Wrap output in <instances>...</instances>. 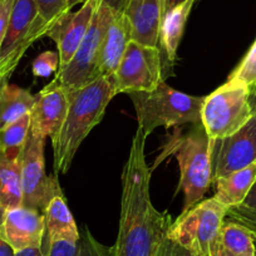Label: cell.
Returning <instances> with one entry per match:
<instances>
[{"label":"cell","instance_id":"obj_24","mask_svg":"<svg viewBox=\"0 0 256 256\" xmlns=\"http://www.w3.org/2000/svg\"><path fill=\"white\" fill-rule=\"evenodd\" d=\"M84 2L86 0H36L39 16L46 28V34L62 16L72 12L76 6L83 4Z\"/></svg>","mask_w":256,"mask_h":256},{"label":"cell","instance_id":"obj_10","mask_svg":"<svg viewBox=\"0 0 256 256\" xmlns=\"http://www.w3.org/2000/svg\"><path fill=\"white\" fill-rule=\"evenodd\" d=\"M44 137L30 130L20 154V184L23 206L43 212L49 201L62 194L58 177L46 174Z\"/></svg>","mask_w":256,"mask_h":256},{"label":"cell","instance_id":"obj_1","mask_svg":"<svg viewBox=\"0 0 256 256\" xmlns=\"http://www.w3.org/2000/svg\"><path fill=\"white\" fill-rule=\"evenodd\" d=\"M147 137L137 128L122 172V196L114 256H154L167 238L172 218L151 200V167L146 161Z\"/></svg>","mask_w":256,"mask_h":256},{"label":"cell","instance_id":"obj_7","mask_svg":"<svg viewBox=\"0 0 256 256\" xmlns=\"http://www.w3.org/2000/svg\"><path fill=\"white\" fill-rule=\"evenodd\" d=\"M228 208L214 198H205L184 211L167 232V238L195 256H208V248L228 215Z\"/></svg>","mask_w":256,"mask_h":256},{"label":"cell","instance_id":"obj_3","mask_svg":"<svg viewBox=\"0 0 256 256\" xmlns=\"http://www.w3.org/2000/svg\"><path fill=\"white\" fill-rule=\"evenodd\" d=\"M210 144L211 141L202 123L191 124L187 132H182L181 128L176 127L174 134L167 137L161 154L151 167V171H154L170 156L177 160L180 167L177 191L181 190L184 192L182 212L202 201L212 184Z\"/></svg>","mask_w":256,"mask_h":256},{"label":"cell","instance_id":"obj_20","mask_svg":"<svg viewBox=\"0 0 256 256\" xmlns=\"http://www.w3.org/2000/svg\"><path fill=\"white\" fill-rule=\"evenodd\" d=\"M43 215L46 218V235L50 241H77L80 238V232L72 212L66 204L63 194H58L49 201L44 208Z\"/></svg>","mask_w":256,"mask_h":256},{"label":"cell","instance_id":"obj_21","mask_svg":"<svg viewBox=\"0 0 256 256\" xmlns=\"http://www.w3.org/2000/svg\"><path fill=\"white\" fill-rule=\"evenodd\" d=\"M36 98V94H32L28 90L6 83L0 88V130L30 114Z\"/></svg>","mask_w":256,"mask_h":256},{"label":"cell","instance_id":"obj_33","mask_svg":"<svg viewBox=\"0 0 256 256\" xmlns=\"http://www.w3.org/2000/svg\"><path fill=\"white\" fill-rule=\"evenodd\" d=\"M3 211V208H0V220H2ZM0 256H14V250L2 238V236H0Z\"/></svg>","mask_w":256,"mask_h":256},{"label":"cell","instance_id":"obj_26","mask_svg":"<svg viewBox=\"0 0 256 256\" xmlns=\"http://www.w3.org/2000/svg\"><path fill=\"white\" fill-rule=\"evenodd\" d=\"M228 80H241L248 87L256 84V39Z\"/></svg>","mask_w":256,"mask_h":256},{"label":"cell","instance_id":"obj_5","mask_svg":"<svg viewBox=\"0 0 256 256\" xmlns=\"http://www.w3.org/2000/svg\"><path fill=\"white\" fill-rule=\"evenodd\" d=\"M128 0H100L87 34L76 56L58 70L54 80L64 88L78 90L98 80V58L110 26L118 13L127 8Z\"/></svg>","mask_w":256,"mask_h":256},{"label":"cell","instance_id":"obj_25","mask_svg":"<svg viewBox=\"0 0 256 256\" xmlns=\"http://www.w3.org/2000/svg\"><path fill=\"white\" fill-rule=\"evenodd\" d=\"M70 256H114L113 248H107L100 241L96 240L86 226L80 232V238L72 244Z\"/></svg>","mask_w":256,"mask_h":256},{"label":"cell","instance_id":"obj_13","mask_svg":"<svg viewBox=\"0 0 256 256\" xmlns=\"http://www.w3.org/2000/svg\"><path fill=\"white\" fill-rule=\"evenodd\" d=\"M46 232V218L39 210L22 205L3 211L0 236L14 252L40 246Z\"/></svg>","mask_w":256,"mask_h":256},{"label":"cell","instance_id":"obj_4","mask_svg":"<svg viewBox=\"0 0 256 256\" xmlns=\"http://www.w3.org/2000/svg\"><path fill=\"white\" fill-rule=\"evenodd\" d=\"M137 116L138 130L148 137L158 127H180L201 123L205 97H195L174 90L162 82L150 92L130 93Z\"/></svg>","mask_w":256,"mask_h":256},{"label":"cell","instance_id":"obj_29","mask_svg":"<svg viewBox=\"0 0 256 256\" xmlns=\"http://www.w3.org/2000/svg\"><path fill=\"white\" fill-rule=\"evenodd\" d=\"M154 256H195L192 255L190 251H187L186 248H182L181 245H178L177 242L172 241L171 238H166L162 244L160 245L158 250H157L156 255Z\"/></svg>","mask_w":256,"mask_h":256},{"label":"cell","instance_id":"obj_36","mask_svg":"<svg viewBox=\"0 0 256 256\" xmlns=\"http://www.w3.org/2000/svg\"><path fill=\"white\" fill-rule=\"evenodd\" d=\"M254 242H255V256H256V236H254Z\"/></svg>","mask_w":256,"mask_h":256},{"label":"cell","instance_id":"obj_19","mask_svg":"<svg viewBox=\"0 0 256 256\" xmlns=\"http://www.w3.org/2000/svg\"><path fill=\"white\" fill-rule=\"evenodd\" d=\"M255 182L256 162H254L245 168L214 180L212 184H215L214 198L228 208L238 206L248 198V192L251 191Z\"/></svg>","mask_w":256,"mask_h":256},{"label":"cell","instance_id":"obj_14","mask_svg":"<svg viewBox=\"0 0 256 256\" xmlns=\"http://www.w3.org/2000/svg\"><path fill=\"white\" fill-rule=\"evenodd\" d=\"M36 97V102L30 112V130L44 138L50 137L53 140L67 116L68 90L53 78Z\"/></svg>","mask_w":256,"mask_h":256},{"label":"cell","instance_id":"obj_32","mask_svg":"<svg viewBox=\"0 0 256 256\" xmlns=\"http://www.w3.org/2000/svg\"><path fill=\"white\" fill-rule=\"evenodd\" d=\"M234 208H238L244 211H256V182L254 184L251 191L248 192V195L245 198V201L241 205L234 206Z\"/></svg>","mask_w":256,"mask_h":256},{"label":"cell","instance_id":"obj_15","mask_svg":"<svg viewBox=\"0 0 256 256\" xmlns=\"http://www.w3.org/2000/svg\"><path fill=\"white\" fill-rule=\"evenodd\" d=\"M126 13L131 24L132 40L158 46L160 29L166 14V0H128Z\"/></svg>","mask_w":256,"mask_h":256},{"label":"cell","instance_id":"obj_37","mask_svg":"<svg viewBox=\"0 0 256 256\" xmlns=\"http://www.w3.org/2000/svg\"><path fill=\"white\" fill-rule=\"evenodd\" d=\"M2 87H3V86H2V84H0V88H2Z\"/></svg>","mask_w":256,"mask_h":256},{"label":"cell","instance_id":"obj_11","mask_svg":"<svg viewBox=\"0 0 256 256\" xmlns=\"http://www.w3.org/2000/svg\"><path fill=\"white\" fill-rule=\"evenodd\" d=\"M250 120L231 136L211 141L212 181L256 162V108Z\"/></svg>","mask_w":256,"mask_h":256},{"label":"cell","instance_id":"obj_22","mask_svg":"<svg viewBox=\"0 0 256 256\" xmlns=\"http://www.w3.org/2000/svg\"><path fill=\"white\" fill-rule=\"evenodd\" d=\"M23 205L20 184V157L12 158L0 150V208Z\"/></svg>","mask_w":256,"mask_h":256},{"label":"cell","instance_id":"obj_8","mask_svg":"<svg viewBox=\"0 0 256 256\" xmlns=\"http://www.w3.org/2000/svg\"><path fill=\"white\" fill-rule=\"evenodd\" d=\"M46 36L36 0H14L8 29L0 48V84L8 83L29 46Z\"/></svg>","mask_w":256,"mask_h":256},{"label":"cell","instance_id":"obj_31","mask_svg":"<svg viewBox=\"0 0 256 256\" xmlns=\"http://www.w3.org/2000/svg\"><path fill=\"white\" fill-rule=\"evenodd\" d=\"M49 251V238L48 235L44 236L43 244L40 246H36V248H24L22 251H16L14 252V256H48Z\"/></svg>","mask_w":256,"mask_h":256},{"label":"cell","instance_id":"obj_12","mask_svg":"<svg viewBox=\"0 0 256 256\" xmlns=\"http://www.w3.org/2000/svg\"><path fill=\"white\" fill-rule=\"evenodd\" d=\"M100 2L86 0L77 12L62 16L46 32V36L53 39L58 48L59 70L66 67L80 49Z\"/></svg>","mask_w":256,"mask_h":256},{"label":"cell","instance_id":"obj_23","mask_svg":"<svg viewBox=\"0 0 256 256\" xmlns=\"http://www.w3.org/2000/svg\"><path fill=\"white\" fill-rule=\"evenodd\" d=\"M30 114H26L16 122L0 130V150L12 158L20 157L28 134L30 132Z\"/></svg>","mask_w":256,"mask_h":256},{"label":"cell","instance_id":"obj_16","mask_svg":"<svg viewBox=\"0 0 256 256\" xmlns=\"http://www.w3.org/2000/svg\"><path fill=\"white\" fill-rule=\"evenodd\" d=\"M196 0H186L166 12L162 19L158 36V49L162 58L164 80L174 76V67L177 58V49L181 43L188 16Z\"/></svg>","mask_w":256,"mask_h":256},{"label":"cell","instance_id":"obj_27","mask_svg":"<svg viewBox=\"0 0 256 256\" xmlns=\"http://www.w3.org/2000/svg\"><path fill=\"white\" fill-rule=\"evenodd\" d=\"M33 74L39 78H48L59 70V56L56 52L46 50L39 54L32 66Z\"/></svg>","mask_w":256,"mask_h":256},{"label":"cell","instance_id":"obj_9","mask_svg":"<svg viewBox=\"0 0 256 256\" xmlns=\"http://www.w3.org/2000/svg\"><path fill=\"white\" fill-rule=\"evenodd\" d=\"M110 80L116 94L156 90L164 80L158 46L130 42Z\"/></svg>","mask_w":256,"mask_h":256},{"label":"cell","instance_id":"obj_17","mask_svg":"<svg viewBox=\"0 0 256 256\" xmlns=\"http://www.w3.org/2000/svg\"><path fill=\"white\" fill-rule=\"evenodd\" d=\"M132 40L131 24L126 9L112 22L98 58V77L110 78L117 70L128 43Z\"/></svg>","mask_w":256,"mask_h":256},{"label":"cell","instance_id":"obj_28","mask_svg":"<svg viewBox=\"0 0 256 256\" xmlns=\"http://www.w3.org/2000/svg\"><path fill=\"white\" fill-rule=\"evenodd\" d=\"M226 220L245 226L254 236H256V211H244L238 208H230L226 215Z\"/></svg>","mask_w":256,"mask_h":256},{"label":"cell","instance_id":"obj_2","mask_svg":"<svg viewBox=\"0 0 256 256\" xmlns=\"http://www.w3.org/2000/svg\"><path fill=\"white\" fill-rule=\"evenodd\" d=\"M114 96V88L108 77H100L84 87L68 90L67 116L58 134L52 140L56 177L70 171L78 148L102 120Z\"/></svg>","mask_w":256,"mask_h":256},{"label":"cell","instance_id":"obj_34","mask_svg":"<svg viewBox=\"0 0 256 256\" xmlns=\"http://www.w3.org/2000/svg\"><path fill=\"white\" fill-rule=\"evenodd\" d=\"M250 103H251V107L256 108V84L251 86L250 87Z\"/></svg>","mask_w":256,"mask_h":256},{"label":"cell","instance_id":"obj_35","mask_svg":"<svg viewBox=\"0 0 256 256\" xmlns=\"http://www.w3.org/2000/svg\"><path fill=\"white\" fill-rule=\"evenodd\" d=\"M184 2H186V0H166V12L174 8V6H178V4L184 3Z\"/></svg>","mask_w":256,"mask_h":256},{"label":"cell","instance_id":"obj_30","mask_svg":"<svg viewBox=\"0 0 256 256\" xmlns=\"http://www.w3.org/2000/svg\"><path fill=\"white\" fill-rule=\"evenodd\" d=\"M13 6L14 0H0V48H2L6 29H8L9 19H10Z\"/></svg>","mask_w":256,"mask_h":256},{"label":"cell","instance_id":"obj_6","mask_svg":"<svg viewBox=\"0 0 256 256\" xmlns=\"http://www.w3.org/2000/svg\"><path fill=\"white\" fill-rule=\"evenodd\" d=\"M252 108L250 87L241 80H228L205 97L201 123L210 141L231 136L250 120Z\"/></svg>","mask_w":256,"mask_h":256},{"label":"cell","instance_id":"obj_18","mask_svg":"<svg viewBox=\"0 0 256 256\" xmlns=\"http://www.w3.org/2000/svg\"><path fill=\"white\" fill-rule=\"evenodd\" d=\"M208 256H255L254 235L245 226L225 218L211 241Z\"/></svg>","mask_w":256,"mask_h":256}]
</instances>
